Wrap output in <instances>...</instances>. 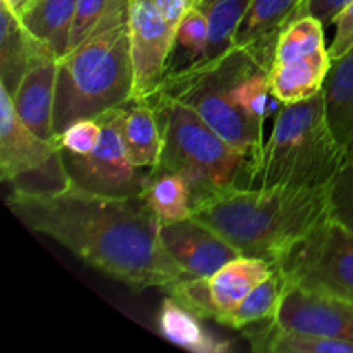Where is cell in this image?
<instances>
[{
	"label": "cell",
	"instance_id": "cell-31",
	"mask_svg": "<svg viewBox=\"0 0 353 353\" xmlns=\"http://www.w3.org/2000/svg\"><path fill=\"white\" fill-rule=\"evenodd\" d=\"M334 37L331 40L330 55L333 61L343 57L353 48V0L341 9L334 19Z\"/></svg>",
	"mask_w": 353,
	"mask_h": 353
},
{
	"label": "cell",
	"instance_id": "cell-23",
	"mask_svg": "<svg viewBox=\"0 0 353 353\" xmlns=\"http://www.w3.org/2000/svg\"><path fill=\"white\" fill-rule=\"evenodd\" d=\"M140 196L161 224L188 219L193 214L192 190L186 179L174 172L150 169Z\"/></svg>",
	"mask_w": 353,
	"mask_h": 353
},
{
	"label": "cell",
	"instance_id": "cell-19",
	"mask_svg": "<svg viewBox=\"0 0 353 353\" xmlns=\"http://www.w3.org/2000/svg\"><path fill=\"white\" fill-rule=\"evenodd\" d=\"M123 138L128 155L137 168H157L162 154V131L150 100H131L124 105Z\"/></svg>",
	"mask_w": 353,
	"mask_h": 353
},
{
	"label": "cell",
	"instance_id": "cell-16",
	"mask_svg": "<svg viewBox=\"0 0 353 353\" xmlns=\"http://www.w3.org/2000/svg\"><path fill=\"white\" fill-rule=\"evenodd\" d=\"M323 92L327 123L347 162L353 159V48L333 61Z\"/></svg>",
	"mask_w": 353,
	"mask_h": 353
},
{
	"label": "cell",
	"instance_id": "cell-34",
	"mask_svg": "<svg viewBox=\"0 0 353 353\" xmlns=\"http://www.w3.org/2000/svg\"><path fill=\"white\" fill-rule=\"evenodd\" d=\"M3 2L10 7V10H12L14 14H17V16L21 17L26 12V9L30 7V3L33 2V0H3Z\"/></svg>",
	"mask_w": 353,
	"mask_h": 353
},
{
	"label": "cell",
	"instance_id": "cell-14",
	"mask_svg": "<svg viewBox=\"0 0 353 353\" xmlns=\"http://www.w3.org/2000/svg\"><path fill=\"white\" fill-rule=\"evenodd\" d=\"M57 61L59 59L50 52L34 59L21 79L16 93L10 95L19 119L34 134L47 141H57L54 130Z\"/></svg>",
	"mask_w": 353,
	"mask_h": 353
},
{
	"label": "cell",
	"instance_id": "cell-9",
	"mask_svg": "<svg viewBox=\"0 0 353 353\" xmlns=\"http://www.w3.org/2000/svg\"><path fill=\"white\" fill-rule=\"evenodd\" d=\"M97 119L102 124V137L90 154L78 155L61 148L72 186L107 196H140L148 171L137 168L128 155L123 138L124 105Z\"/></svg>",
	"mask_w": 353,
	"mask_h": 353
},
{
	"label": "cell",
	"instance_id": "cell-4",
	"mask_svg": "<svg viewBox=\"0 0 353 353\" xmlns=\"http://www.w3.org/2000/svg\"><path fill=\"white\" fill-rule=\"evenodd\" d=\"M343 164L321 90L302 102L283 103L271 134L250 159L245 186L327 188Z\"/></svg>",
	"mask_w": 353,
	"mask_h": 353
},
{
	"label": "cell",
	"instance_id": "cell-17",
	"mask_svg": "<svg viewBox=\"0 0 353 353\" xmlns=\"http://www.w3.org/2000/svg\"><path fill=\"white\" fill-rule=\"evenodd\" d=\"M333 59L330 48L307 57L283 64H272L269 69L272 93L283 103H296L317 95L324 88Z\"/></svg>",
	"mask_w": 353,
	"mask_h": 353
},
{
	"label": "cell",
	"instance_id": "cell-28",
	"mask_svg": "<svg viewBox=\"0 0 353 353\" xmlns=\"http://www.w3.org/2000/svg\"><path fill=\"white\" fill-rule=\"evenodd\" d=\"M330 216L353 230V159L345 162L327 186Z\"/></svg>",
	"mask_w": 353,
	"mask_h": 353
},
{
	"label": "cell",
	"instance_id": "cell-12",
	"mask_svg": "<svg viewBox=\"0 0 353 353\" xmlns=\"http://www.w3.org/2000/svg\"><path fill=\"white\" fill-rule=\"evenodd\" d=\"M272 323L283 330L353 341V300L288 285Z\"/></svg>",
	"mask_w": 353,
	"mask_h": 353
},
{
	"label": "cell",
	"instance_id": "cell-1",
	"mask_svg": "<svg viewBox=\"0 0 353 353\" xmlns=\"http://www.w3.org/2000/svg\"><path fill=\"white\" fill-rule=\"evenodd\" d=\"M7 209L33 233L133 292L168 290L186 274L161 240V223L141 196H107L71 186L48 196L10 193Z\"/></svg>",
	"mask_w": 353,
	"mask_h": 353
},
{
	"label": "cell",
	"instance_id": "cell-29",
	"mask_svg": "<svg viewBox=\"0 0 353 353\" xmlns=\"http://www.w3.org/2000/svg\"><path fill=\"white\" fill-rule=\"evenodd\" d=\"M114 2L116 0H78L71 38H69V50L81 45L95 33L99 24L105 19L109 10L112 9Z\"/></svg>",
	"mask_w": 353,
	"mask_h": 353
},
{
	"label": "cell",
	"instance_id": "cell-24",
	"mask_svg": "<svg viewBox=\"0 0 353 353\" xmlns=\"http://www.w3.org/2000/svg\"><path fill=\"white\" fill-rule=\"evenodd\" d=\"M286 288H288L286 279L278 269H274V272L268 279H264L257 288L252 290L219 324L231 330L245 331L255 324L272 321L281 305Z\"/></svg>",
	"mask_w": 353,
	"mask_h": 353
},
{
	"label": "cell",
	"instance_id": "cell-11",
	"mask_svg": "<svg viewBox=\"0 0 353 353\" xmlns=\"http://www.w3.org/2000/svg\"><path fill=\"white\" fill-rule=\"evenodd\" d=\"M176 30L162 17L154 0H131L130 45L133 100H148L168 74Z\"/></svg>",
	"mask_w": 353,
	"mask_h": 353
},
{
	"label": "cell",
	"instance_id": "cell-5",
	"mask_svg": "<svg viewBox=\"0 0 353 353\" xmlns=\"http://www.w3.org/2000/svg\"><path fill=\"white\" fill-rule=\"evenodd\" d=\"M274 61L272 45H234L212 61H202L165 76L155 95H164L190 107L231 147L254 157L264 143V126L248 119L233 100V85L255 62Z\"/></svg>",
	"mask_w": 353,
	"mask_h": 353
},
{
	"label": "cell",
	"instance_id": "cell-8",
	"mask_svg": "<svg viewBox=\"0 0 353 353\" xmlns=\"http://www.w3.org/2000/svg\"><path fill=\"white\" fill-rule=\"evenodd\" d=\"M290 286L353 300V230L327 217L276 265Z\"/></svg>",
	"mask_w": 353,
	"mask_h": 353
},
{
	"label": "cell",
	"instance_id": "cell-3",
	"mask_svg": "<svg viewBox=\"0 0 353 353\" xmlns=\"http://www.w3.org/2000/svg\"><path fill=\"white\" fill-rule=\"evenodd\" d=\"M130 3L131 0H116L95 33L57 61V138L76 121L97 119L133 100Z\"/></svg>",
	"mask_w": 353,
	"mask_h": 353
},
{
	"label": "cell",
	"instance_id": "cell-35",
	"mask_svg": "<svg viewBox=\"0 0 353 353\" xmlns=\"http://www.w3.org/2000/svg\"><path fill=\"white\" fill-rule=\"evenodd\" d=\"M212 2H214V0H199V6H196V7L203 9V7H207L209 3H212Z\"/></svg>",
	"mask_w": 353,
	"mask_h": 353
},
{
	"label": "cell",
	"instance_id": "cell-20",
	"mask_svg": "<svg viewBox=\"0 0 353 353\" xmlns=\"http://www.w3.org/2000/svg\"><path fill=\"white\" fill-rule=\"evenodd\" d=\"M78 0H33L21 21L26 30L57 59L69 52Z\"/></svg>",
	"mask_w": 353,
	"mask_h": 353
},
{
	"label": "cell",
	"instance_id": "cell-7",
	"mask_svg": "<svg viewBox=\"0 0 353 353\" xmlns=\"http://www.w3.org/2000/svg\"><path fill=\"white\" fill-rule=\"evenodd\" d=\"M0 178L10 193L24 196L57 195L72 183L59 141L34 134L17 116L12 97L0 86Z\"/></svg>",
	"mask_w": 353,
	"mask_h": 353
},
{
	"label": "cell",
	"instance_id": "cell-15",
	"mask_svg": "<svg viewBox=\"0 0 353 353\" xmlns=\"http://www.w3.org/2000/svg\"><path fill=\"white\" fill-rule=\"evenodd\" d=\"M45 52L50 50L45 48L26 30L21 17L0 0V86L9 95H14L34 59Z\"/></svg>",
	"mask_w": 353,
	"mask_h": 353
},
{
	"label": "cell",
	"instance_id": "cell-6",
	"mask_svg": "<svg viewBox=\"0 0 353 353\" xmlns=\"http://www.w3.org/2000/svg\"><path fill=\"white\" fill-rule=\"evenodd\" d=\"M150 100L162 131L157 171L183 176L192 190V203L247 185L250 157L231 147L202 117L174 99L154 95Z\"/></svg>",
	"mask_w": 353,
	"mask_h": 353
},
{
	"label": "cell",
	"instance_id": "cell-27",
	"mask_svg": "<svg viewBox=\"0 0 353 353\" xmlns=\"http://www.w3.org/2000/svg\"><path fill=\"white\" fill-rule=\"evenodd\" d=\"M324 28L326 26L317 17L309 16V14L292 21L276 40L272 64L296 61V59L307 57L323 48H327Z\"/></svg>",
	"mask_w": 353,
	"mask_h": 353
},
{
	"label": "cell",
	"instance_id": "cell-32",
	"mask_svg": "<svg viewBox=\"0 0 353 353\" xmlns=\"http://www.w3.org/2000/svg\"><path fill=\"white\" fill-rule=\"evenodd\" d=\"M348 2L350 0H307L300 10V17L309 14V16L317 17L324 26H330Z\"/></svg>",
	"mask_w": 353,
	"mask_h": 353
},
{
	"label": "cell",
	"instance_id": "cell-21",
	"mask_svg": "<svg viewBox=\"0 0 353 353\" xmlns=\"http://www.w3.org/2000/svg\"><path fill=\"white\" fill-rule=\"evenodd\" d=\"M305 0H252L236 33L234 45H274L279 33L299 19Z\"/></svg>",
	"mask_w": 353,
	"mask_h": 353
},
{
	"label": "cell",
	"instance_id": "cell-22",
	"mask_svg": "<svg viewBox=\"0 0 353 353\" xmlns=\"http://www.w3.org/2000/svg\"><path fill=\"white\" fill-rule=\"evenodd\" d=\"M243 333L252 350L261 353H353V341L283 330L272 321H265V326L247 327Z\"/></svg>",
	"mask_w": 353,
	"mask_h": 353
},
{
	"label": "cell",
	"instance_id": "cell-30",
	"mask_svg": "<svg viewBox=\"0 0 353 353\" xmlns=\"http://www.w3.org/2000/svg\"><path fill=\"white\" fill-rule=\"evenodd\" d=\"M100 137H102V124L99 119H81L72 123L57 138V141L62 150L85 155L99 145Z\"/></svg>",
	"mask_w": 353,
	"mask_h": 353
},
{
	"label": "cell",
	"instance_id": "cell-33",
	"mask_svg": "<svg viewBox=\"0 0 353 353\" xmlns=\"http://www.w3.org/2000/svg\"><path fill=\"white\" fill-rule=\"evenodd\" d=\"M155 7L159 12L162 14L165 21L171 24L172 28H178L179 21L186 16L190 9L199 6V0H154Z\"/></svg>",
	"mask_w": 353,
	"mask_h": 353
},
{
	"label": "cell",
	"instance_id": "cell-26",
	"mask_svg": "<svg viewBox=\"0 0 353 353\" xmlns=\"http://www.w3.org/2000/svg\"><path fill=\"white\" fill-rule=\"evenodd\" d=\"M207 41H209L207 14L200 7H193L186 12V16L179 21L178 28H176L168 74L178 72L202 61L205 57Z\"/></svg>",
	"mask_w": 353,
	"mask_h": 353
},
{
	"label": "cell",
	"instance_id": "cell-18",
	"mask_svg": "<svg viewBox=\"0 0 353 353\" xmlns=\"http://www.w3.org/2000/svg\"><path fill=\"white\" fill-rule=\"evenodd\" d=\"M157 327L162 336L172 345L195 353H226L231 343L217 338L202 324V317L169 296L157 312Z\"/></svg>",
	"mask_w": 353,
	"mask_h": 353
},
{
	"label": "cell",
	"instance_id": "cell-13",
	"mask_svg": "<svg viewBox=\"0 0 353 353\" xmlns=\"http://www.w3.org/2000/svg\"><path fill=\"white\" fill-rule=\"evenodd\" d=\"M161 240L172 261L190 278H209L240 252L195 217L161 224Z\"/></svg>",
	"mask_w": 353,
	"mask_h": 353
},
{
	"label": "cell",
	"instance_id": "cell-25",
	"mask_svg": "<svg viewBox=\"0 0 353 353\" xmlns=\"http://www.w3.org/2000/svg\"><path fill=\"white\" fill-rule=\"evenodd\" d=\"M250 2L252 0H214L212 3L203 7L202 10L209 19V41L205 57L202 61L221 57L234 47L236 33Z\"/></svg>",
	"mask_w": 353,
	"mask_h": 353
},
{
	"label": "cell",
	"instance_id": "cell-2",
	"mask_svg": "<svg viewBox=\"0 0 353 353\" xmlns=\"http://www.w3.org/2000/svg\"><path fill=\"white\" fill-rule=\"evenodd\" d=\"M195 219L212 228L241 255L272 268L330 217L327 188L233 186L193 205Z\"/></svg>",
	"mask_w": 353,
	"mask_h": 353
},
{
	"label": "cell",
	"instance_id": "cell-10",
	"mask_svg": "<svg viewBox=\"0 0 353 353\" xmlns=\"http://www.w3.org/2000/svg\"><path fill=\"white\" fill-rule=\"evenodd\" d=\"M272 272L274 268L268 261L240 255L209 278L186 276L165 292L202 319L221 323Z\"/></svg>",
	"mask_w": 353,
	"mask_h": 353
}]
</instances>
